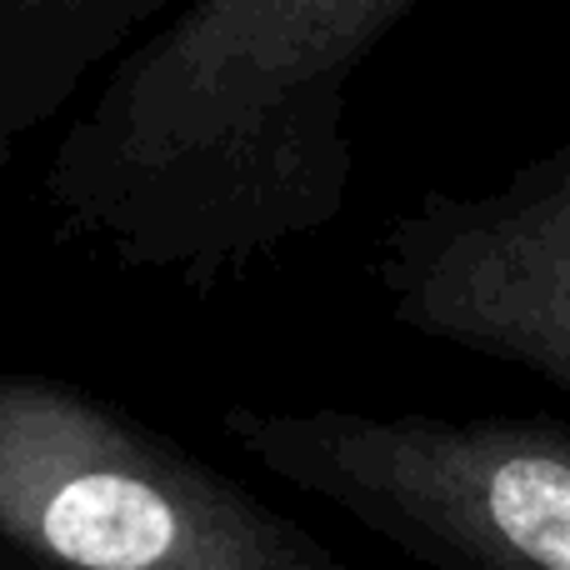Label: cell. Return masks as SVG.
<instances>
[{
	"instance_id": "1",
	"label": "cell",
	"mask_w": 570,
	"mask_h": 570,
	"mask_svg": "<svg viewBox=\"0 0 570 570\" xmlns=\"http://www.w3.org/2000/svg\"><path fill=\"white\" fill-rule=\"evenodd\" d=\"M421 0H186L60 130L46 206L130 271L210 291L321 236L355 176L351 90Z\"/></svg>"
},
{
	"instance_id": "2",
	"label": "cell",
	"mask_w": 570,
	"mask_h": 570,
	"mask_svg": "<svg viewBox=\"0 0 570 570\" xmlns=\"http://www.w3.org/2000/svg\"><path fill=\"white\" fill-rule=\"evenodd\" d=\"M0 570H351L120 405L0 371Z\"/></svg>"
},
{
	"instance_id": "3",
	"label": "cell",
	"mask_w": 570,
	"mask_h": 570,
	"mask_svg": "<svg viewBox=\"0 0 570 570\" xmlns=\"http://www.w3.org/2000/svg\"><path fill=\"white\" fill-rule=\"evenodd\" d=\"M220 431L421 566L570 570V431L551 421L226 405Z\"/></svg>"
},
{
	"instance_id": "4",
	"label": "cell",
	"mask_w": 570,
	"mask_h": 570,
	"mask_svg": "<svg viewBox=\"0 0 570 570\" xmlns=\"http://www.w3.org/2000/svg\"><path fill=\"white\" fill-rule=\"evenodd\" d=\"M375 285L405 331L570 391V156L491 196H425L385 226Z\"/></svg>"
},
{
	"instance_id": "5",
	"label": "cell",
	"mask_w": 570,
	"mask_h": 570,
	"mask_svg": "<svg viewBox=\"0 0 570 570\" xmlns=\"http://www.w3.org/2000/svg\"><path fill=\"white\" fill-rule=\"evenodd\" d=\"M186 0H0V166Z\"/></svg>"
}]
</instances>
